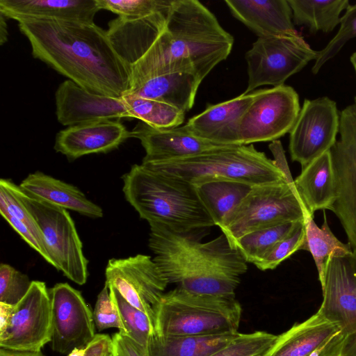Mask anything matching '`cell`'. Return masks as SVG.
<instances>
[{
    "label": "cell",
    "instance_id": "cell-28",
    "mask_svg": "<svg viewBox=\"0 0 356 356\" xmlns=\"http://www.w3.org/2000/svg\"><path fill=\"white\" fill-rule=\"evenodd\" d=\"M239 334L159 335L152 333L147 350L150 356H209Z\"/></svg>",
    "mask_w": 356,
    "mask_h": 356
},
{
    "label": "cell",
    "instance_id": "cell-5",
    "mask_svg": "<svg viewBox=\"0 0 356 356\" xmlns=\"http://www.w3.org/2000/svg\"><path fill=\"white\" fill-rule=\"evenodd\" d=\"M141 164L194 185L216 179L237 181L252 186L286 181L273 161L252 144L218 146L188 157L142 161Z\"/></svg>",
    "mask_w": 356,
    "mask_h": 356
},
{
    "label": "cell",
    "instance_id": "cell-35",
    "mask_svg": "<svg viewBox=\"0 0 356 356\" xmlns=\"http://www.w3.org/2000/svg\"><path fill=\"white\" fill-rule=\"evenodd\" d=\"M356 38V3L349 5L341 16L339 28L334 36L320 51L314 60L312 72L316 74L325 63L335 57L346 44Z\"/></svg>",
    "mask_w": 356,
    "mask_h": 356
},
{
    "label": "cell",
    "instance_id": "cell-47",
    "mask_svg": "<svg viewBox=\"0 0 356 356\" xmlns=\"http://www.w3.org/2000/svg\"><path fill=\"white\" fill-rule=\"evenodd\" d=\"M341 356H356V330L345 337Z\"/></svg>",
    "mask_w": 356,
    "mask_h": 356
},
{
    "label": "cell",
    "instance_id": "cell-33",
    "mask_svg": "<svg viewBox=\"0 0 356 356\" xmlns=\"http://www.w3.org/2000/svg\"><path fill=\"white\" fill-rule=\"evenodd\" d=\"M301 222H289L252 232L243 236L235 248L247 263L254 264L276 243L291 234Z\"/></svg>",
    "mask_w": 356,
    "mask_h": 356
},
{
    "label": "cell",
    "instance_id": "cell-12",
    "mask_svg": "<svg viewBox=\"0 0 356 356\" xmlns=\"http://www.w3.org/2000/svg\"><path fill=\"white\" fill-rule=\"evenodd\" d=\"M52 337V309L44 282L32 281L24 297L14 306L8 327L0 332V348L40 352Z\"/></svg>",
    "mask_w": 356,
    "mask_h": 356
},
{
    "label": "cell",
    "instance_id": "cell-1",
    "mask_svg": "<svg viewBox=\"0 0 356 356\" xmlns=\"http://www.w3.org/2000/svg\"><path fill=\"white\" fill-rule=\"evenodd\" d=\"M18 27L35 58L83 88L115 97L129 90V67L94 22L24 19Z\"/></svg>",
    "mask_w": 356,
    "mask_h": 356
},
{
    "label": "cell",
    "instance_id": "cell-20",
    "mask_svg": "<svg viewBox=\"0 0 356 356\" xmlns=\"http://www.w3.org/2000/svg\"><path fill=\"white\" fill-rule=\"evenodd\" d=\"M170 8L143 18L118 17L109 22L106 31L108 38L129 68L145 54L163 31Z\"/></svg>",
    "mask_w": 356,
    "mask_h": 356
},
{
    "label": "cell",
    "instance_id": "cell-42",
    "mask_svg": "<svg viewBox=\"0 0 356 356\" xmlns=\"http://www.w3.org/2000/svg\"><path fill=\"white\" fill-rule=\"evenodd\" d=\"M339 134L340 141L356 148V106L354 104L340 112Z\"/></svg>",
    "mask_w": 356,
    "mask_h": 356
},
{
    "label": "cell",
    "instance_id": "cell-46",
    "mask_svg": "<svg viewBox=\"0 0 356 356\" xmlns=\"http://www.w3.org/2000/svg\"><path fill=\"white\" fill-rule=\"evenodd\" d=\"M14 306L0 302V332L9 325L13 314Z\"/></svg>",
    "mask_w": 356,
    "mask_h": 356
},
{
    "label": "cell",
    "instance_id": "cell-17",
    "mask_svg": "<svg viewBox=\"0 0 356 356\" xmlns=\"http://www.w3.org/2000/svg\"><path fill=\"white\" fill-rule=\"evenodd\" d=\"M131 137L119 120H104L68 127L56 136L54 149L71 160L118 148Z\"/></svg>",
    "mask_w": 356,
    "mask_h": 356
},
{
    "label": "cell",
    "instance_id": "cell-36",
    "mask_svg": "<svg viewBox=\"0 0 356 356\" xmlns=\"http://www.w3.org/2000/svg\"><path fill=\"white\" fill-rule=\"evenodd\" d=\"M173 0H97L100 8L120 17L139 19L170 8Z\"/></svg>",
    "mask_w": 356,
    "mask_h": 356
},
{
    "label": "cell",
    "instance_id": "cell-6",
    "mask_svg": "<svg viewBox=\"0 0 356 356\" xmlns=\"http://www.w3.org/2000/svg\"><path fill=\"white\" fill-rule=\"evenodd\" d=\"M153 333L215 335L237 333L242 308L235 296L195 293L177 287L152 307Z\"/></svg>",
    "mask_w": 356,
    "mask_h": 356
},
{
    "label": "cell",
    "instance_id": "cell-43",
    "mask_svg": "<svg viewBox=\"0 0 356 356\" xmlns=\"http://www.w3.org/2000/svg\"><path fill=\"white\" fill-rule=\"evenodd\" d=\"M268 147L273 154L274 158L273 161L275 165L284 174L286 182L291 184H294V179L292 178L284 150L280 140H275L272 141Z\"/></svg>",
    "mask_w": 356,
    "mask_h": 356
},
{
    "label": "cell",
    "instance_id": "cell-32",
    "mask_svg": "<svg viewBox=\"0 0 356 356\" xmlns=\"http://www.w3.org/2000/svg\"><path fill=\"white\" fill-rule=\"evenodd\" d=\"M132 118H137L147 124L159 129L181 126L185 113L168 104L125 93L121 97Z\"/></svg>",
    "mask_w": 356,
    "mask_h": 356
},
{
    "label": "cell",
    "instance_id": "cell-13",
    "mask_svg": "<svg viewBox=\"0 0 356 356\" xmlns=\"http://www.w3.org/2000/svg\"><path fill=\"white\" fill-rule=\"evenodd\" d=\"M105 284L115 288L133 307L153 321L154 305L168 282L149 255L138 254L123 259H111L105 270Z\"/></svg>",
    "mask_w": 356,
    "mask_h": 356
},
{
    "label": "cell",
    "instance_id": "cell-25",
    "mask_svg": "<svg viewBox=\"0 0 356 356\" xmlns=\"http://www.w3.org/2000/svg\"><path fill=\"white\" fill-rule=\"evenodd\" d=\"M339 331L337 325L316 313L277 335L274 343L262 356H309Z\"/></svg>",
    "mask_w": 356,
    "mask_h": 356
},
{
    "label": "cell",
    "instance_id": "cell-51",
    "mask_svg": "<svg viewBox=\"0 0 356 356\" xmlns=\"http://www.w3.org/2000/svg\"><path fill=\"white\" fill-rule=\"evenodd\" d=\"M350 63L353 66V68L354 70V72H355V74L356 76V51L353 53L352 55L350 56ZM354 104L356 106V96L355 97V104Z\"/></svg>",
    "mask_w": 356,
    "mask_h": 356
},
{
    "label": "cell",
    "instance_id": "cell-53",
    "mask_svg": "<svg viewBox=\"0 0 356 356\" xmlns=\"http://www.w3.org/2000/svg\"><path fill=\"white\" fill-rule=\"evenodd\" d=\"M261 353V354H259V355H254V356H262V355H263V353Z\"/></svg>",
    "mask_w": 356,
    "mask_h": 356
},
{
    "label": "cell",
    "instance_id": "cell-18",
    "mask_svg": "<svg viewBox=\"0 0 356 356\" xmlns=\"http://www.w3.org/2000/svg\"><path fill=\"white\" fill-rule=\"evenodd\" d=\"M252 93L209 105L184 124L194 136L217 145H241L240 121L252 101Z\"/></svg>",
    "mask_w": 356,
    "mask_h": 356
},
{
    "label": "cell",
    "instance_id": "cell-4",
    "mask_svg": "<svg viewBox=\"0 0 356 356\" xmlns=\"http://www.w3.org/2000/svg\"><path fill=\"white\" fill-rule=\"evenodd\" d=\"M122 179L126 200L149 224L177 231L215 226L194 184L142 164L133 165Z\"/></svg>",
    "mask_w": 356,
    "mask_h": 356
},
{
    "label": "cell",
    "instance_id": "cell-14",
    "mask_svg": "<svg viewBox=\"0 0 356 356\" xmlns=\"http://www.w3.org/2000/svg\"><path fill=\"white\" fill-rule=\"evenodd\" d=\"M52 309L51 349L62 354L84 349L96 334L93 312L81 293L67 283L50 290Z\"/></svg>",
    "mask_w": 356,
    "mask_h": 356
},
{
    "label": "cell",
    "instance_id": "cell-44",
    "mask_svg": "<svg viewBox=\"0 0 356 356\" xmlns=\"http://www.w3.org/2000/svg\"><path fill=\"white\" fill-rule=\"evenodd\" d=\"M345 337L346 336L339 331L309 356H341Z\"/></svg>",
    "mask_w": 356,
    "mask_h": 356
},
{
    "label": "cell",
    "instance_id": "cell-21",
    "mask_svg": "<svg viewBox=\"0 0 356 356\" xmlns=\"http://www.w3.org/2000/svg\"><path fill=\"white\" fill-rule=\"evenodd\" d=\"M337 179V199L330 211L339 218L356 252V148L337 140L331 149Z\"/></svg>",
    "mask_w": 356,
    "mask_h": 356
},
{
    "label": "cell",
    "instance_id": "cell-3",
    "mask_svg": "<svg viewBox=\"0 0 356 356\" xmlns=\"http://www.w3.org/2000/svg\"><path fill=\"white\" fill-rule=\"evenodd\" d=\"M149 225V248L168 284L195 293L235 296L248 266L222 233L202 242L209 228L177 231Z\"/></svg>",
    "mask_w": 356,
    "mask_h": 356
},
{
    "label": "cell",
    "instance_id": "cell-34",
    "mask_svg": "<svg viewBox=\"0 0 356 356\" xmlns=\"http://www.w3.org/2000/svg\"><path fill=\"white\" fill-rule=\"evenodd\" d=\"M108 289L125 329L124 335L147 347L154 331L152 320L145 313L130 305L115 288L109 286Z\"/></svg>",
    "mask_w": 356,
    "mask_h": 356
},
{
    "label": "cell",
    "instance_id": "cell-29",
    "mask_svg": "<svg viewBox=\"0 0 356 356\" xmlns=\"http://www.w3.org/2000/svg\"><path fill=\"white\" fill-rule=\"evenodd\" d=\"M215 226L220 227L249 193L252 186L229 179H211L195 185Z\"/></svg>",
    "mask_w": 356,
    "mask_h": 356
},
{
    "label": "cell",
    "instance_id": "cell-9",
    "mask_svg": "<svg viewBox=\"0 0 356 356\" xmlns=\"http://www.w3.org/2000/svg\"><path fill=\"white\" fill-rule=\"evenodd\" d=\"M318 54L298 32L258 37L245 54L248 80L243 93L249 94L261 86L284 85L290 76L314 61Z\"/></svg>",
    "mask_w": 356,
    "mask_h": 356
},
{
    "label": "cell",
    "instance_id": "cell-49",
    "mask_svg": "<svg viewBox=\"0 0 356 356\" xmlns=\"http://www.w3.org/2000/svg\"><path fill=\"white\" fill-rule=\"evenodd\" d=\"M6 17L0 13V44L3 45L8 40V30L7 24L6 22Z\"/></svg>",
    "mask_w": 356,
    "mask_h": 356
},
{
    "label": "cell",
    "instance_id": "cell-27",
    "mask_svg": "<svg viewBox=\"0 0 356 356\" xmlns=\"http://www.w3.org/2000/svg\"><path fill=\"white\" fill-rule=\"evenodd\" d=\"M202 81L189 73H170L149 78L127 92L168 104L186 113L195 102Z\"/></svg>",
    "mask_w": 356,
    "mask_h": 356
},
{
    "label": "cell",
    "instance_id": "cell-39",
    "mask_svg": "<svg viewBox=\"0 0 356 356\" xmlns=\"http://www.w3.org/2000/svg\"><path fill=\"white\" fill-rule=\"evenodd\" d=\"M32 281L13 266L0 265V302L17 305L28 292Z\"/></svg>",
    "mask_w": 356,
    "mask_h": 356
},
{
    "label": "cell",
    "instance_id": "cell-22",
    "mask_svg": "<svg viewBox=\"0 0 356 356\" xmlns=\"http://www.w3.org/2000/svg\"><path fill=\"white\" fill-rule=\"evenodd\" d=\"M232 15L258 37L296 33L288 0H225Z\"/></svg>",
    "mask_w": 356,
    "mask_h": 356
},
{
    "label": "cell",
    "instance_id": "cell-16",
    "mask_svg": "<svg viewBox=\"0 0 356 356\" xmlns=\"http://www.w3.org/2000/svg\"><path fill=\"white\" fill-rule=\"evenodd\" d=\"M56 115L62 125L132 118L121 97L99 95L67 79L55 92Z\"/></svg>",
    "mask_w": 356,
    "mask_h": 356
},
{
    "label": "cell",
    "instance_id": "cell-2",
    "mask_svg": "<svg viewBox=\"0 0 356 356\" xmlns=\"http://www.w3.org/2000/svg\"><path fill=\"white\" fill-rule=\"evenodd\" d=\"M233 44V36L201 2L173 0L164 29L129 67L130 89L149 78L177 72L202 81L228 57Z\"/></svg>",
    "mask_w": 356,
    "mask_h": 356
},
{
    "label": "cell",
    "instance_id": "cell-26",
    "mask_svg": "<svg viewBox=\"0 0 356 356\" xmlns=\"http://www.w3.org/2000/svg\"><path fill=\"white\" fill-rule=\"evenodd\" d=\"M19 186L29 194L66 210L93 218L103 216L102 208L77 187L41 172L29 174Z\"/></svg>",
    "mask_w": 356,
    "mask_h": 356
},
{
    "label": "cell",
    "instance_id": "cell-23",
    "mask_svg": "<svg viewBox=\"0 0 356 356\" xmlns=\"http://www.w3.org/2000/svg\"><path fill=\"white\" fill-rule=\"evenodd\" d=\"M97 0H0V13L17 22L45 19L94 22Z\"/></svg>",
    "mask_w": 356,
    "mask_h": 356
},
{
    "label": "cell",
    "instance_id": "cell-38",
    "mask_svg": "<svg viewBox=\"0 0 356 356\" xmlns=\"http://www.w3.org/2000/svg\"><path fill=\"white\" fill-rule=\"evenodd\" d=\"M305 241V222H301L289 236L276 243L254 264L261 270H273L296 251L302 250Z\"/></svg>",
    "mask_w": 356,
    "mask_h": 356
},
{
    "label": "cell",
    "instance_id": "cell-31",
    "mask_svg": "<svg viewBox=\"0 0 356 356\" xmlns=\"http://www.w3.org/2000/svg\"><path fill=\"white\" fill-rule=\"evenodd\" d=\"M323 212V222L319 227L313 218L305 222V241L302 250L311 252L315 261L318 279L322 286L329 259L331 256H343L353 252L350 245L339 241L331 231Z\"/></svg>",
    "mask_w": 356,
    "mask_h": 356
},
{
    "label": "cell",
    "instance_id": "cell-52",
    "mask_svg": "<svg viewBox=\"0 0 356 356\" xmlns=\"http://www.w3.org/2000/svg\"><path fill=\"white\" fill-rule=\"evenodd\" d=\"M104 356H113V355L112 351H110L109 353L106 354Z\"/></svg>",
    "mask_w": 356,
    "mask_h": 356
},
{
    "label": "cell",
    "instance_id": "cell-37",
    "mask_svg": "<svg viewBox=\"0 0 356 356\" xmlns=\"http://www.w3.org/2000/svg\"><path fill=\"white\" fill-rule=\"evenodd\" d=\"M277 337V335L264 331L240 333L234 339L209 356H254L267 350Z\"/></svg>",
    "mask_w": 356,
    "mask_h": 356
},
{
    "label": "cell",
    "instance_id": "cell-24",
    "mask_svg": "<svg viewBox=\"0 0 356 356\" xmlns=\"http://www.w3.org/2000/svg\"><path fill=\"white\" fill-rule=\"evenodd\" d=\"M296 191L309 218L318 210H331L337 199V179L331 150L302 168L294 179Z\"/></svg>",
    "mask_w": 356,
    "mask_h": 356
},
{
    "label": "cell",
    "instance_id": "cell-48",
    "mask_svg": "<svg viewBox=\"0 0 356 356\" xmlns=\"http://www.w3.org/2000/svg\"><path fill=\"white\" fill-rule=\"evenodd\" d=\"M0 356H44L41 351H17L0 348Z\"/></svg>",
    "mask_w": 356,
    "mask_h": 356
},
{
    "label": "cell",
    "instance_id": "cell-10",
    "mask_svg": "<svg viewBox=\"0 0 356 356\" xmlns=\"http://www.w3.org/2000/svg\"><path fill=\"white\" fill-rule=\"evenodd\" d=\"M252 95L240 121L241 145L272 142L289 133L301 108L293 88L284 84L256 90Z\"/></svg>",
    "mask_w": 356,
    "mask_h": 356
},
{
    "label": "cell",
    "instance_id": "cell-50",
    "mask_svg": "<svg viewBox=\"0 0 356 356\" xmlns=\"http://www.w3.org/2000/svg\"><path fill=\"white\" fill-rule=\"evenodd\" d=\"M86 348L84 349H79L75 348L72 351H71L67 356H85Z\"/></svg>",
    "mask_w": 356,
    "mask_h": 356
},
{
    "label": "cell",
    "instance_id": "cell-7",
    "mask_svg": "<svg viewBox=\"0 0 356 356\" xmlns=\"http://www.w3.org/2000/svg\"><path fill=\"white\" fill-rule=\"evenodd\" d=\"M5 183L35 220L51 266L79 285L88 278V260L75 224L69 212L24 191L11 180Z\"/></svg>",
    "mask_w": 356,
    "mask_h": 356
},
{
    "label": "cell",
    "instance_id": "cell-40",
    "mask_svg": "<svg viewBox=\"0 0 356 356\" xmlns=\"http://www.w3.org/2000/svg\"><path fill=\"white\" fill-rule=\"evenodd\" d=\"M93 318L98 331L108 328H118L125 334V329L120 319L117 308L111 298L108 287L105 284L97 296Z\"/></svg>",
    "mask_w": 356,
    "mask_h": 356
},
{
    "label": "cell",
    "instance_id": "cell-11",
    "mask_svg": "<svg viewBox=\"0 0 356 356\" xmlns=\"http://www.w3.org/2000/svg\"><path fill=\"white\" fill-rule=\"evenodd\" d=\"M339 125L340 112L334 100L327 97L305 99L289 132L291 160L299 163L302 168L331 150L337 141Z\"/></svg>",
    "mask_w": 356,
    "mask_h": 356
},
{
    "label": "cell",
    "instance_id": "cell-15",
    "mask_svg": "<svg viewBox=\"0 0 356 356\" xmlns=\"http://www.w3.org/2000/svg\"><path fill=\"white\" fill-rule=\"evenodd\" d=\"M323 302L317 312L346 337L356 330V252L331 256L325 270Z\"/></svg>",
    "mask_w": 356,
    "mask_h": 356
},
{
    "label": "cell",
    "instance_id": "cell-19",
    "mask_svg": "<svg viewBox=\"0 0 356 356\" xmlns=\"http://www.w3.org/2000/svg\"><path fill=\"white\" fill-rule=\"evenodd\" d=\"M131 137L140 140L145 150L143 161H159L193 156L218 146L192 134L184 126L159 129L141 121Z\"/></svg>",
    "mask_w": 356,
    "mask_h": 356
},
{
    "label": "cell",
    "instance_id": "cell-30",
    "mask_svg": "<svg viewBox=\"0 0 356 356\" xmlns=\"http://www.w3.org/2000/svg\"><path fill=\"white\" fill-rule=\"evenodd\" d=\"M295 24L307 27L311 33L332 31L341 14L350 5L348 0H288Z\"/></svg>",
    "mask_w": 356,
    "mask_h": 356
},
{
    "label": "cell",
    "instance_id": "cell-45",
    "mask_svg": "<svg viewBox=\"0 0 356 356\" xmlns=\"http://www.w3.org/2000/svg\"><path fill=\"white\" fill-rule=\"evenodd\" d=\"M111 349L112 338L108 334H97L86 346L85 356H104Z\"/></svg>",
    "mask_w": 356,
    "mask_h": 356
},
{
    "label": "cell",
    "instance_id": "cell-41",
    "mask_svg": "<svg viewBox=\"0 0 356 356\" xmlns=\"http://www.w3.org/2000/svg\"><path fill=\"white\" fill-rule=\"evenodd\" d=\"M113 356H150L145 347L120 332L112 337Z\"/></svg>",
    "mask_w": 356,
    "mask_h": 356
},
{
    "label": "cell",
    "instance_id": "cell-8",
    "mask_svg": "<svg viewBox=\"0 0 356 356\" xmlns=\"http://www.w3.org/2000/svg\"><path fill=\"white\" fill-rule=\"evenodd\" d=\"M309 218L294 184L284 181L252 186L219 228L236 248L245 234L289 222H306Z\"/></svg>",
    "mask_w": 356,
    "mask_h": 356
}]
</instances>
